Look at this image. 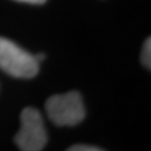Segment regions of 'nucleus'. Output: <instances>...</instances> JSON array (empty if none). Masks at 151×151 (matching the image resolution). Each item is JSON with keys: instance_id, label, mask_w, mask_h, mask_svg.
<instances>
[{"instance_id": "obj_5", "label": "nucleus", "mask_w": 151, "mask_h": 151, "mask_svg": "<svg viewBox=\"0 0 151 151\" xmlns=\"http://www.w3.org/2000/svg\"><path fill=\"white\" fill-rule=\"evenodd\" d=\"M70 151H101V148H95L93 146H73L68 149Z\"/></svg>"}, {"instance_id": "obj_6", "label": "nucleus", "mask_w": 151, "mask_h": 151, "mask_svg": "<svg viewBox=\"0 0 151 151\" xmlns=\"http://www.w3.org/2000/svg\"><path fill=\"white\" fill-rule=\"evenodd\" d=\"M16 1L26 2V4H32V5H40V4H44L46 0H16Z\"/></svg>"}, {"instance_id": "obj_7", "label": "nucleus", "mask_w": 151, "mask_h": 151, "mask_svg": "<svg viewBox=\"0 0 151 151\" xmlns=\"http://www.w3.org/2000/svg\"><path fill=\"white\" fill-rule=\"evenodd\" d=\"M35 58H36V60H37L38 63H40V62L44 60V58H45V55L44 54H37L36 56H35Z\"/></svg>"}, {"instance_id": "obj_4", "label": "nucleus", "mask_w": 151, "mask_h": 151, "mask_svg": "<svg viewBox=\"0 0 151 151\" xmlns=\"http://www.w3.org/2000/svg\"><path fill=\"white\" fill-rule=\"evenodd\" d=\"M141 60L142 64L145 65V67L150 70L151 68V40L150 37L147 38L145 42L143 48H142V53H141Z\"/></svg>"}, {"instance_id": "obj_2", "label": "nucleus", "mask_w": 151, "mask_h": 151, "mask_svg": "<svg viewBox=\"0 0 151 151\" xmlns=\"http://www.w3.org/2000/svg\"><path fill=\"white\" fill-rule=\"evenodd\" d=\"M0 68L19 78H32L39 70L35 56L9 39L0 37Z\"/></svg>"}, {"instance_id": "obj_3", "label": "nucleus", "mask_w": 151, "mask_h": 151, "mask_svg": "<svg viewBox=\"0 0 151 151\" xmlns=\"http://www.w3.org/2000/svg\"><path fill=\"white\" fill-rule=\"evenodd\" d=\"M20 129L15 135V143L22 151L43 150L47 142L43 116L34 108H26L20 114Z\"/></svg>"}, {"instance_id": "obj_1", "label": "nucleus", "mask_w": 151, "mask_h": 151, "mask_svg": "<svg viewBox=\"0 0 151 151\" xmlns=\"http://www.w3.org/2000/svg\"><path fill=\"white\" fill-rule=\"evenodd\" d=\"M45 109L50 121L58 127H74L85 118V109L78 92H68L50 96Z\"/></svg>"}]
</instances>
